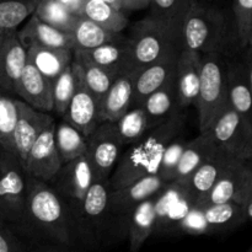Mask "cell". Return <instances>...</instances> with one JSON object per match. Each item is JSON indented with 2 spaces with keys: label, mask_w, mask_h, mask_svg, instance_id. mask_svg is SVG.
Masks as SVG:
<instances>
[{
  "label": "cell",
  "mask_w": 252,
  "mask_h": 252,
  "mask_svg": "<svg viewBox=\"0 0 252 252\" xmlns=\"http://www.w3.org/2000/svg\"><path fill=\"white\" fill-rule=\"evenodd\" d=\"M17 234L32 243L73 246L68 201L48 182L27 175V194L24 218Z\"/></svg>",
  "instance_id": "obj_1"
},
{
  "label": "cell",
  "mask_w": 252,
  "mask_h": 252,
  "mask_svg": "<svg viewBox=\"0 0 252 252\" xmlns=\"http://www.w3.org/2000/svg\"><path fill=\"white\" fill-rule=\"evenodd\" d=\"M110 180H95L81 199H66L74 245L101 249L126 238L108 208Z\"/></svg>",
  "instance_id": "obj_2"
},
{
  "label": "cell",
  "mask_w": 252,
  "mask_h": 252,
  "mask_svg": "<svg viewBox=\"0 0 252 252\" xmlns=\"http://www.w3.org/2000/svg\"><path fill=\"white\" fill-rule=\"evenodd\" d=\"M228 31V20L221 10L196 0L182 25V48L202 54L223 53Z\"/></svg>",
  "instance_id": "obj_3"
},
{
  "label": "cell",
  "mask_w": 252,
  "mask_h": 252,
  "mask_svg": "<svg viewBox=\"0 0 252 252\" xmlns=\"http://www.w3.org/2000/svg\"><path fill=\"white\" fill-rule=\"evenodd\" d=\"M128 43L130 53L128 73L132 75L167 54L182 49L181 39L150 15L134 24Z\"/></svg>",
  "instance_id": "obj_4"
},
{
  "label": "cell",
  "mask_w": 252,
  "mask_h": 252,
  "mask_svg": "<svg viewBox=\"0 0 252 252\" xmlns=\"http://www.w3.org/2000/svg\"><path fill=\"white\" fill-rule=\"evenodd\" d=\"M229 106L226 62L221 53L202 54L201 81L194 103L198 113L199 133L207 132Z\"/></svg>",
  "instance_id": "obj_5"
},
{
  "label": "cell",
  "mask_w": 252,
  "mask_h": 252,
  "mask_svg": "<svg viewBox=\"0 0 252 252\" xmlns=\"http://www.w3.org/2000/svg\"><path fill=\"white\" fill-rule=\"evenodd\" d=\"M249 219L246 206L236 202L198 206L193 204L179 225L177 233L213 235L233 231Z\"/></svg>",
  "instance_id": "obj_6"
},
{
  "label": "cell",
  "mask_w": 252,
  "mask_h": 252,
  "mask_svg": "<svg viewBox=\"0 0 252 252\" xmlns=\"http://www.w3.org/2000/svg\"><path fill=\"white\" fill-rule=\"evenodd\" d=\"M27 194V175L21 161L7 149L0 152V219L15 230L21 225Z\"/></svg>",
  "instance_id": "obj_7"
},
{
  "label": "cell",
  "mask_w": 252,
  "mask_h": 252,
  "mask_svg": "<svg viewBox=\"0 0 252 252\" xmlns=\"http://www.w3.org/2000/svg\"><path fill=\"white\" fill-rule=\"evenodd\" d=\"M166 185L159 175L154 174L138 180L128 186L111 189L108 197L111 217L126 238L128 234L129 218L134 209L148 198L159 193Z\"/></svg>",
  "instance_id": "obj_8"
},
{
  "label": "cell",
  "mask_w": 252,
  "mask_h": 252,
  "mask_svg": "<svg viewBox=\"0 0 252 252\" xmlns=\"http://www.w3.org/2000/svg\"><path fill=\"white\" fill-rule=\"evenodd\" d=\"M209 135L234 157L250 160L252 152V122L229 106L207 130Z\"/></svg>",
  "instance_id": "obj_9"
},
{
  "label": "cell",
  "mask_w": 252,
  "mask_h": 252,
  "mask_svg": "<svg viewBox=\"0 0 252 252\" xmlns=\"http://www.w3.org/2000/svg\"><path fill=\"white\" fill-rule=\"evenodd\" d=\"M88 140V158L96 180H110L123 150L115 122H101Z\"/></svg>",
  "instance_id": "obj_10"
},
{
  "label": "cell",
  "mask_w": 252,
  "mask_h": 252,
  "mask_svg": "<svg viewBox=\"0 0 252 252\" xmlns=\"http://www.w3.org/2000/svg\"><path fill=\"white\" fill-rule=\"evenodd\" d=\"M194 204L184 182H170L157 196L155 235H167L179 231V225Z\"/></svg>",
  "instance_id": "obj_11"
},
{
  "label": "cell",
  "mask_w": 252,
  "mask_h": 252,
  "mask_svg": "<svg viewBox=\"0 0 252 252\" xmlns=\"http://www.w3.org/2000/svg\"><path fill=\"white\" fill-rule=\"evenodd\" d=\"M252 191V162L240 160L231 166L211 191L194 204L211 206V204L236 202L246 206Z\"/></svg>",
  "instance_id": "obj_12"
},
{
  "label": "cell",
  "mask_w": 252,
  "mask_h": 252,
  "mask_svg": "<svg viewBox=\"0 0 252 252\" xmlns=\"http://www.w3.org/2000/svg\"><path fill=\"white\" fill-rule=\"evenodd\" d=\"M17 108L19 116L12 138V153L16 155L24 166L32 145L47 128L56 123V118L51 113L42 112L31 107L29 103L20 98H17Z\"/></svg>",
  "instance_id": "obj_13"
},
{
  "label": "cell",
  "mask_w": 252,
  "mask_h": 252,
  "mask_svg": "<svg viewBox=\"0 0 252 252\" xmlns=\"http://www.w3.org/2000/svg\"><path fill=\"white\" fill-rule=\"evenodd\" d=\"M56 123L47 128L30 149L24 164L26 175L49 182L63 165L56 144Z\"/></svg>",
  "instance_id": "obj_14"
},
{
  "label": "cell",
  "mask_w": 252,
  "mask_h": 252,
  "mask_svg": "<svg viewBox=\"0 0 252 252\" xmlns=\"http://www.w3.org/2000/svg\"><path fill=\"white\" fill-rule=\"evenodd\" d=\"M96 176L88 155L62 165L48 182L52 189L65 199H81L95 182Z\"/></svg>",
  "instance_id": "obj_15"
},
{
  "label": "cell",
  "mask_w": 252,
  "mask_h": 252,
  "mask_svg": "<svg viewBox=\"0 0 252 252\" xmlns=\"http://www.w3.org/2000/svg\"><path fill=\"white\" fill-rule=\"evenodd\" d=\"M159 165L160 162L153 159L138 142L128 145L110 177L111 189L128 186L149 175L158 174Z\"/></svg>",
  "instance_id": "obj_16"
},
{
  "label": "cell",
  "mask_w": 252,
  "mask_h": 252,
  "mask_svg": "<svg viewBox=\"0 0 252 252\" xmlns=\"http://www.w3.org/2000/svg\"><path fill=\"white\" fill-rule=\"evenodd\" d=\"M27 62V48L17 31L7 32L0 47V90L16 96V88Z\"/></svg>",
  "instance_id": "obj_17"
},
{
  "label": "cell",
  "mask_w": 252,
  "mask_h": 252,
  "mask_svg": "<svg viewBox=\"0 0 252 252\" xmlns=\"http://www.w3.org/2000/svg\"><path fill=\"white\" fill-rule=\"evenodd\" d=\"M240 160L243 159L234 157L220 147L206 162H203L191 177L184 182L194 203L206 196L216 182Z\"/></svg>",
  "instance_id": "obj_18"
},
{
  "label": "cell",
  "mask_w": 252,
  "mask_h": 252,
  "mask_svg": "<svg viewBox=\"0 0 252 252\" xmlns=\"http://www.w3.org/2000/svg\"><path fill=\"white\" fill-rule=\"evenodd\" d=\"M180 51L167 54L160 61L145 66L133 75L134 78V98L133 107L142 106L145 98L164 86L176 74Z\"/></svg>",
  "instance_id": "obj_19"
},
{
  "label": "cell",
  "mask_w": 252,
  "mask_h": 252,
  "mask_svg": "<svg viewBox=\"0 0 252 252\" xmlns=\"http://www.w3.org/2000/svg\"><path fill=\"white\" fill-rule=\"evenodd\" d=\"M16 97L42 112H52L53 80L47 78L32 63L27 62L16 88Z\"/></svg>",
  "instance_id": "obj_20"
},
{
  "label": "cell",
  "mask_w": 252,
  "mask_h": 252,
  "mask_svg": "<svg viewBox=\"0 0 252 252\" xmlns=\"http://www.w3.org/2000/svg\"><path fill=\"white\" fill-rule=\"evenodd\" d=\"M202 70V53L192 49L180 51L176 68V85L179 106L186 110L194 106L199 91Z\"/></svg>",
  "instance_id": "obj_21"
},
{
  "label": "cell",
  "mask_w": 252,
  "mask_h": 252,
  "mask_svg": "<svg viewBox=\"0 0 252 252\" xmlns=\"http://www.w3.org/2000/svg\"><path fill=\"white\" fill-rule=\"evenodd\" d=\"M62 120L80 130L85 137H89L102 122L100 115V100L85 88L80 80L68 111Z\"/></svg>",
  "instance_id": "obj_22"
},
{
  "label": "cell",
  "mask_w": 252,
  "mask_h": 252,
  "mask_svg": "<svg viewBox=\"0 0 252 252\" xmlns=\"http://www.w3.org/2000/svg\"><path fill=\"white\" fill-rule=\"evenodd\" d=\"M17 36L26 48L30 46L51 47V48H74L71 32L62 31L42 21L38 16L32 14Z\"/></svg>",
  "instance_id": "obj_23"
},
{
  "label": "cell",
  "mask_w": 252,
  "mask_h": 252,
  "mask_svg": "<svg viewBox=\"0 0 252 252\" xmlns=\"http://www.w3.org/2000/svg\"><path fill=\"white\" fill-rule=\"evenodd\" d=\"M134 78L132 74H120L100 101V115L102 122H117L133 107Z\"/></svg>",
  "instance_id": "obj_24"
},
{
  "label": "cell",
  "mask_w": 252,
  "mask_h": 252,
  "mask_svg": "<svg viewBox=\"0 0 252 252\" xmlns=\"http://www.w3.org/2000/svg\"><path fill=\"white\" fill-rule=\"evenodd\" d=\"M186 120L187 116L185 110L180 108L164 122L150 128L138 143L147 150L153 159L160 162L162 153L177 137H180L186 125Z\"/></svg>",
  "instance_id": "obj_25"
},
{
  "label": "cell",
  "mask_w": 252,
  "mask_h": 252,
  "mask_svg": "<svg viewBox=\"0 0 252 252\" xmlns=\"http://www.w3.org/2000/svg\"><path fill=\"white\" fill-rule=\"evenodd\" d=\"M129 43L128 38L120 42H110L91 49L74 51V59L85 61L95 65L113 69L118 74H129Z\"/></svg>",
  "instance_id": "obj_26"
},
{
  "label": "cell",
  "mask_w": 252,
  "mask_h": 252,
  "mask_svg": "<svg viewBox=\"0 0 252 252\" xmlns=\"http://www.w3.org/2000/svg\"><path fill=\"white\" fill-rule=\"evenodd\" d=\"M219 148L220 147L217 144L216 140L207 132L199 133L196 138L187 140L181 160L176 169L175 181L186 182L191 177V175L203 162H206Z\"/></svg>",
  "instance_id": "obj_27"
},
{
  "label": "cell",
  "mask_w": 252,
  "mask_h": 252,
  "mask_svg": "<svg viewBox=\"0 0 252 252\" xmlns=\"http://www.w3.org/2000/svg\"><path fill=\"white\" fill-rule=\"evenodd\" d=\"M226 83L230 106L252 122V90L243 61L226 62Z\"/></svg>",
  "instance_id": "obj_28"
},
{
  "label": "cell",
  "mask_w": 252,
  "mask_h": 252,
  "mask_svg": "<svg viewBox=\"0 0 252 252\" xmlns=\"http://www.w3.org/2000/svg\"><path fill=\"white\" fill-rule=\"evenodd\" d=\"M157 196L158 194H155L140 203L130 216L127 234L130 252H139L145 241L154 234L157 224Z\"/></svg>",
  "instance_id": "obj_29"
},
{
  "label": "cell",
  "mask_w": 252,
  "mask_h": 252,
  "mask_svg": "<svg viewBox=\"0 0 252 252\" xmlns=\"http://www.w3.org/2000/svg\"><path fill=\"white\" fill-rule=\"evenodd\" d=\"M27 59L43 75L54 80L73 63L74 51L71 48H51L33 44L27 48Z\"/></svg>",
  "instance_id": "obj_30"
},
{
  "label": "cell",
  "mask_w": 252,
  "mask_h": 252,
  "mask_svg": "<svg viewBox=\"0 0 252 252\" xmlns=\"http://www.w3.org/2000/svg\"><path fill=\"white\" fill-rule=\"evenodd\" d=\"M142 106L149 116L152 127L164 122L170 116L174 115L177 110H180L176 74L164 86H161L157 91H154L152 95L148 96L144 102L142 103Z\"/></svg>",
  "instance_id": "obj_31"
},
{
  "label": "cell",
  "mask_w": 252,
  "mask_h": 252,
  "mask_svg": "<svg viewBox=\"0 0 252 252\" xmlns=\"http://www.w3.org/2000/svg\"><path fill=\"white\" fill-rule=\"evenodd\" d=\"M74 39L73 51H83V49H91L95 47L102 46L110 42H120L127 37L122 33H116L106 30L96 22L91 21L88 17L80 16L71 31Z\"/></svg>",
  "instance_id": "obj_32"
},
{
  "label": "cell",
  "mask_w": 252,
  "mask_h": 252,
  "mask_svg": "<svg viewBox=\"0 0 252 252\" xmlns=\"http://www.w3.org/2000/svg\"><path fill=\"white\" fill-rule=\"evenodd\" d=\"M196 0H150V16L169 27L182 42V25Z\"/></svg>",
  "instance_id": "obj_33"
},
{
  "label": "cell",
  "mask_w": 252,
  "mask_h": 252,
  "mask_svg": "<svg viewBox=\"0 0 252 252\" xmlns=\"http://www.w3.org/2000/svg\"><path fill=\"white\" fill-rule=\"evenodd\" d=\"M73 62L78 69L80 83L85 88H88L100 101L110 90L115 79L120 75L118 71L113 69L95 65L89 62L78 61V59H74Z\"/></svg>",
  "instance_id": "obj_34"
},
{
  "label": "cell",
  "mask_w": 252,
  "mask_h": 252,
  "mask_svg": "<svg viewBox=\"0 0 252 252\" xmlns=\"http://www.w3.org/2000/svg\"><path fill=\"white\" fill-rule=\"evenodd\" d=\"M54 137H56L57 149L63 164L88 154L86 137L65 121L62 120L61 122L57 123Z\"/></svg>",
  "instance_id": "obj_35"
},
{
  "label": "cell",
  "mask_w": 252,
  "mask_h": 252,
  "mask_svg": "<svg viewBox=\"0 0 252 252\" xmlns=\"http://www.w3.org/2000/svg\"><path fill=\"white\" fill-rule=\"evenodd\" d=\"M83 16L116 33H122L128 25V19L122 10L116 9L102 0H86Z\"/></svg>",
  "instance_id": "obj_36"
},
{
  "label": "cell",
  "mask_w": 252,
  "mask_h": 252,
  "mask_svg": "<svg viewBox=\"0 0 252 252\" xmlns=\"http://www.w3.org/2000/svg\"><path fill=\"white\" fill-rule=\"evenodd\" d=\"M116 123L117 133L125 147L139 142L152 128L149 116L143 106H134Z\"/></svg>",
  "instance_id": "obj_37"
},
{
  "label": "cell",
  "mask_w": 252,
  "mask_h": 252,
  "mask_svg": "<svg viewBox=\"0 0 252 252\" xmlns=\"http://www.w3.org/2000/svg\"><path fill=\"white\" fill-rule=\"evenodd\" d=\"M78 86L79 73L73 62L53 80V112L58 117L65 115Z\"/></svg>",
  "instance_id": "obj_38"
},
{
  "label": "cell",
  "mask_w": 252,
  "mask_h": 252,
  "mask_svg": "<svg viewBox=\"0 0 252 252\" xmlns=\"http://www.w3.org/2000/svg\"><path fill=\"white\" fill-rule=\"evenodd\" d=\"M39 0H0V30L17 31V27L36 10Z\"/></svg>",
  "instance_id": "obj_39"
},
{
  "label": "cell",
  "mask_w": 252,
  "mask_h": 252,
  "mask_svg": "<svg viewBox=\"0 0 252 252\" xmlns=\"http://www.w3.org/2000/svg\"><path fill=\"white\" fill-rule=\"evenodd\" d=\"M33 14L46 24L65 32L73 31L80 17L74 15L58 0H39Z\"/></svg>",
  "instance_id": "obj_40"
},
{
  "label": "cell",
  "mask_w": 252,
  "mask_h": 252,
  "mask_svg": "<svg viewBox=\"0 0 252 252\" xmlns=\"http://www.w3.org/2000/svg\"><path fill=\"white\" fill-rule=\"evenodd\" d=\"M17 116H19V108H17L16 96L0 90V144L11 153Z\"/></svg>",
  "instance_id": "obj_41"
},
{
  "label": "cell",
  "mask_w": 252,
  "mask_h": 252,
  "mask_svg": "<svg viewBox=\"0 0 252 252\" xmlns=\"http://www.w3.org/2000/svg\"><path fill=\"white\" fill-rule=\"evenodd\" d=\"M233 12L236 42L245 49L252 44V0H234Z\"/></svg>",
  "instance_id": "obj_42"
},
{
  "label": "cell",
  "mask_w": 252,
  "mask_h": 252,
  "mask_svg": "<svg viewBox=\"0 0 252 252\" xmlns=\"http://www.w3.org/2000/svg\"><path fill=\"white\" fill-rule=\"evenodd\" d=\"M186 143L187 140H185L180 135L162 153L158 175L166 184L175 181V174H176V169L179 166L180 160H181L182 153H184L185 147H186Z\"/></svg>",
  "instance_id": "obj_43"
},
{
  "label": "cell",
  "mask_w": 252,
  "mask_h": 252,
  "mask_svg": "<svg viewBox=\"0 0 252 252\" xmlns=\"http://www.w3.org/2000/svg\"><path fill=\"white\" fill-rule=\"evenodd\" d=\"M0 252H30L16 230L2 219H0Z\"/></svg>",
  "instance_id": "obj_44"
},
{
  "label": "cell",
  "mask_w": 252,
  "mask_h": 252,
  "mask_svg": "<svg viewBox=\"0 0 252 252\" xmlns=\"http://www.w3.org/2000/svg\"><path fill=\"white\" fill-rule=\"evenodd\" d=\"M70 246L53 245V244L46 243H32L30 246V252H76L70 250Z\"/></svg>",
  "instance_id": "obj_45"
},
{
  "label": "cell",
  "mask_w": 252,
  "mask_h": 252,
  "mask_svg": "<svg viewBox=\"0 0 252 252\" xmlns=\"http://www.w3.org/2000/svg\"><path fill=\"white\" fill-rule=\"evenodd\" d=\"M58 1L63 4L66 9L70 10L74 15L83 16L84 5H85L86 0H58Z\"/></svg>",
  "instance_id": "obj_46"
},
{
  "label": "cell",
  "mask_w": 252,
  "mask_h": 252,
  "mask_svg": "<svg viewBox=\"0 0 252 252\" xmlns=\"http://www.w3.org/2000/svg\"><path fill=\"white\" fill-rule=\"evenodd\" d=\"M244 51H245V53H244L243 62H244V65H245L246 73H248L249 83H250L251 90H252V44H250L249 47H246Z\"/></svg>",
  "instance_id": "obj_47"
},
{
  "label": "cell",
  "mask_w": 252,
  "mask_h": 252,
  "mask_svg": "<svg viewBox=\"0 0 252 252\" xmlns=\"http://www.w3.org/2000/svg\"><path fill=\"white\" fill-rule=\"evenodd\" d=\"M127 2V10L143 9L150 4V0H126Z\"/></svg>",
  "instance_id": "obj_48"
},
{
  "label": "cell",
  "mask_w": 252,
  "mask_h": 252,
  "mask_svg": "<svg viewBox=\"0 0 252 252\" xmlns=\"http://www.w3.org/2000/svg\"><path fill=\"white\" fill-rule=\"evenodd\" d=\"M102 1L107 2V4L116 7V9L122 10V11L127 10V2H126V0H102Z\"/></svg>",
  "instance_id": "obj_49"
},
{
  "label": "cell",
  "mask_w": 252,
  "mask_h": 252,
  "mask_svg": "<svg viewBox=\"0 0 252 252\" xmlns=\"http://www.w3.org/2000/svg\"><path fill=\"white\" fill-rule=\"evenodd\" d=\"M246 212H248L249 219H251L252 220V191L250 194V198H249L248 203H246Z\"/></svg>",
  "instance_id": "obj_50"
},
{
  "label": "cell",
  "mask_w": 252,
  "mask_h": 252,
  "mask_svg": "<svg viewBox=\"0 0 252 252\" xmlns=\"http://www.w3.org/2000/svg\"><path fill=\"white\" fill-rule=\"evenodd\" d=\"M6 33H7V32H4V31H1V30H0V47H1L2 42H4Z\"/></svg>",
  "instance_id": "obj_51"
},
{
  "label": "cell",
  "mask_w": 252,
  "mask_h": 252,
  "mask_svg": "<svg viewBox=\"0 0 252 252\" xmlns=\"http://www.w3.org/2000/svg\"><path fill=\"white\" fill-rule=\"evenodd\" d=\"M2 149H5V148H4V147H2V145H1V144H0V152H1V150H2Z\"/></svg>",
  "instance_id": "obj_52"
},
{
  "label": "cell",
  "mask_w": 252,
  "mask_h": 252,
  "mask_svg": "<svg viewBox=\"0 0 252 252\" xmlns=\"http://www.w3.org/2000/svg\"><path fill=\"white\" fill-rule=\"evenodd\" d=\"M246 252H252V246H251V248H250V249H249V250H248V251H246Z\"/></svg>",
  "instance_id": "obj_53"
},
{
  "label": "cell",
  "mask_w": 252,
  "mask_h": 252,
  "mask_svg": "<svg viewBox=\"0 0 252 252\" xmlns=\"http://www.w3.org/2000/svg\"><path fill=\"white\" fill-rule=\"evenodd\" d=\"M249 161L252 162V152H251V157H250V160H249Z\"/></svg>",
  "instance_id": "obj_54"
}]
</instances>
